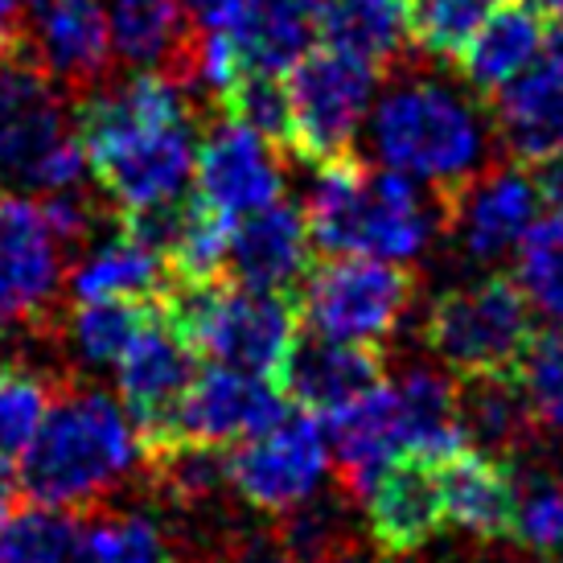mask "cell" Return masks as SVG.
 <instances>
[{
    "label": "cell",
    "mask_w": 563,
    "mask_h": 563,
    "mask_svg": "<svg viewBox=\"0 0 563 563\" xmlns=\"http://www.w3.org/2000/svg\"><path fill=\"white\" fill-rule=\"evenodd\" d=\"M489 120H494L498 144L518 165H534V161L560 153L563 70L539 54L518 79H510L506 87L489 95Z\"/></svg>",
    "instance_id": "obj_21"
},
{
    "label": "cell",
    "mask_w": 563,
    "mask_h": 563,
    "mask_svg": "<svg viewBox=\"0 0 563 563\" xmlns=\"http://www.w3.org/2000/svg\"><path fill=\"white\" fill-rule=\"evenodd\" d=\"M510 539H518L531 551H543V555L563 551V482H555L548 473L515 477Z\"/></svg>",
    "instance_id": "obj_34"
},
{
    "label": "cell",
    "mask_w": 563,
    "mask_h": 563,
    "mask_svg": "<svg viewBox=\"0 0 563 563\" xmlns=\"http://www.w3.org/2000/svg\"><path fill=\"white\" fill-rule=\"evenodd\" d=\"M153 305V300H148ZM148 305L141 300H79L70 313V345L87 366H115L141 333Z\"/></svg>",
    "instance_id": "obj_31"
},
{
    "label": "cell",
    "mask_w": 563,
    "mask_h": 563,
    "mask_svg": "<svg viewBox=\"0 0 563 563\" xmlns=\"http://www.w3.org/2000/svg\"><path fill=\"white\" fill-rule=\"evenodd\" d=\"M173 288L165 255L141 227L120 222V231L99 239L70 267V297L75 300H161Z\"/></svg>",
    "instance_id": "obj_22"
},
{
    "label": "cell",
    "mask_w": 563,
    "mask_h": 563,
    "mask_svg": "<svg viewBox=\"0 0 563 563\" xmlns=\"http://www.w3.org/2000/svg\"><path fill=\"white\" fill-rule=\"evenodd\" d=\"M141 453L124 404L99 387H75L49 399L37 437L16 461V482L33 506L79 510L132 477Z\"/></svg>",
    "instance_id": "obj_3"
},
{
    "label": "cell",
    "mask_w": 563,
    "mask_h": 563,
    "mask_svg": "<svg viewBox=\"0 0 563 563\" xmlns=\"http://www.w3.org/2000/svg\"><path fill=\"white\" fill-rule=\"evenodd\" d=\"M0 563H91L82 522L49 506L13 510L0 518Z\"/></svg>",
    "instance_id": "obj_28"
},
{
    "label": "cell",
    "mask_w": 563,
    "mask_h": 563,
    "mask_svg": "<svg viewBox=\"0 0 563 563\" xmlns=\"http://www.w3.org/2000/svg\"><path fill=\"white\" fill-rule=\"evenodd\" d=\"M543 194L534 186L531 169L522 165H489V169L470 181L444 202V227L461 235L473 260H501L506 251L518 247L527 227L539 219Z\"/></svg>",
    "instance_id": "obj_16"
},
{
    "label": "cell",
    "mask_w": 563,
    "mask_h": 563,
    "mask_svg": "<svg viewBox=\"0 0 563 563\" xmlns=\"http://www.w3.org/2000/svg\"><path fill=\"white\" fill-rule=\"evenodd\" d=\"M63 280L66 247L42 202L30 194H0V329L42 321Z\"/></svg>",
    "instance_id": "obj_12"
},
{
    "label": "cell",
    "mask_w": 563,
    "mask_h": 563,
    "mask_svg": "<svg viewBox=\"0 0 563 563\" xmlns=\"http://www.w3.org/2000/svg\"><path fill=\"white\" fill-rule=\"evenodd\" d=\"M371 136L387 169L420 181L440 202L477 181L498 153L494 120L470 95L411 66H399V79L378 95Z\"/></svg>",
    "instance_id": "obj_2"
},
{
    "label": "cell",
    "mask_w": 563,
    "mask_h": 563,
    "mask_svg": "<svg viewBox=\"0 0 563 563\" xmlns=\"http://www.w3.org/2000/svg\"><path fill=\"white\" fill-rule=\"evenodd\" d=\"M440 506L444 522L482 539H510V515H515V473L506 461L465 444L453 456L437 461Z\"/></svg>",
    "instance_id": "obj_24"
},
{
    "label": "cell",
    "mask_w": 563,
    "mask_h": 563,
    "mask_svg": "<svg viewBox=\"0 0 563 563\" xmlns=\"http://www.w3.org/2000/svg\"><path fill=\"white\" fill-rule=\"evenodd\" d=\"M515 9H522V13H531L534 21H543V25H555L563 16V0H510Z\"/></svg>",
    "instance_id": "obj_38"
},
{
    "label": "cell",
    "mask_w": 563,
    "mask_h": 563,
    "mask_svg": "<svg viewBox=\"0 0 563 563\" xmlns=\"http://www.w3.org/2000/svg\"><path fill=\"white\" fill-rule=\"evenodd\" d=\"M543 42H548L543 21H534L531 13L506 4V9H494V13H489V21L477 30L470 49L461 54L456 70L465 75V82H470L473 91L494 95L498 87L518 79V75L543 54Z\"/></svg>",
    "instance_id": "obj_27"
},
{
    "label": "cell",
    "mask_w": 563,
    "mask_h": 563,
    "mask_svg": "<svg viewBox=\"0 0 563 563\" xmlns=\"http://www.w3.org/2000/svg\"><path fill=\"white\" fill-rule=\"evenodd\" d=\"M194 198H202L210 210H219L235 222L260 206H272L284 189L280 148L260 136L255 128L222 111L198 136V161H194Z\"/></svg>",
    "instance_id": "obj_13"
},
{
    "label": "cell",
    "mask_w": 563,
    "mask_h": 563,
    "mask_svg": "<svg viewBox=\"0 0 563 563\" xmlns=\"http://www.w3.org/2000/svg\"><path fill=\"white\" fill-rule=\"evenodd\" d=\"M25 9H30V0H0V49H9L21 42Z\"/></svg>",
    "instance_id": "obj_37"
},
{
    "label": "cell",
    "mask_w": 563,
    "mask_h": 563,
    "mask_svg": "<svg viewBox=\"0 0 563 563\" xmlns=\"http://www.w3.org/2000/svg\"><path fill=\"white\" fill-rule=\"evenodd\" d=\"M378 383H383V354L375 345L300 333L297 350H292V358L280 375V391L300 411H313L325 420L338 407L354 404L358 395H366Z\"/></svg>",
    "instance_id": "obj_20"
},
{
    "label": "cell",
    "mask_w": 563,
    "mask_h": 563,
    "mask_svg": "<svg viewBox=\"0 0 563 563\" xmlns=\"http://www.w3.org/2000/svg\"><path fill=\"white\" fill-rule=\"evenodd\" d=\"M288 411L280 383L231 366H198L194 383L186 387L181 404L173 411V444H206V449H227L239 440L264 432Z\"/></svg>",
    "instance_id": "obj_14"
},
{
    "label": "cell",
    "mask_w": 563,
    "mask_h": 563,
    "mask_svg": "<svg viewBox=\"0 0 563 563\" xmlns=\"http://www.w3.org/2000/svg\"><path fill=\"white\" fill-rule=\"evenodd\" d=\"M309 251H313V239H309L305 210L276 198L272 206H260L235 219L227 267L247 288L292 292L309 276Z\"/></svg>",
    "instance_id": "obj_19"
},
{
    "label": "cell",
    "mask_w": 563,
    "mask_h": 563,
    "mask_svg": "<svg viewBox=\"0 0 563 563\" xmlns=\"http://www.w3.org/2000/svg\"><path fill=\"white\" fill-rule=\"evenodd\" d=\"M329 453L338 461L345 485L362 494V485L371 482L378 470H387L399 456H411V428H407L404 399L395 391V383H378L354 404L338 407L325 416Z\"/></svg>",
    "instance_id": "obj_18"
},
{
    "label": "cell",
    "mask_w": 563,
    "mask_h": 563,
    "mask_svg": "<svg viewBox=\"0 0 563 563\" xmlns=\"http://www.w3.org/2000/svg\"><path fill=\"white\" fill-rule=\"evenodd\" d=\"M54 387L25 366H0V461L16 465L46 420Z\"/></svg>",
    "instance_id": "obj_32"
},
{
    "label": "cell",
    "mask_w": 563,
    "mask_h": 563,
    "mask_svg": "<svg viewBox=\"0 0 563 563\" xmlns=\"http://www.w3.org/2000/svg\"><path fill=\"white\" fill-rule=\"evenodd\" d=\"M325 0H243L235 21L227 30V42L235 46L239 70H264L284 75L317 37V16Z\"/></svg>",
    "instance_id": "obj_25"
},
{
    "label": "cell",
    "mask_w": 563,
    "mask_h": 563,
    "mask_svg": "<svg viewBox=\"0 0 563 563\" xmlns=\"http://www.w3.org/2000/svg\"><path fill=\"white\" fill-rule=\"evenodd\" d=\"M375 66L333 46H309L284 70L288 99V153L309 165L358 157L354 144L378 87Z\"/></svg>",
    "instance_id": "obj_7"
},
{
    "label": "cell",
    "mask_w": 563,
    "mask_h": 563,
    "mask_svg": "<svg viewBox=\"0 0 563 563\" xmlns=\"http://www.w3.org/2000/svg\"><path fill=\"white\" fill-rule=\"evenodd\" d=\"M494 9L498 0H411L407 9L411 46L428 58L456 66Z\"/></svg>",
    "instance_id": "obj_29"
},
{
    "label": "cell",
    "mask_w": 563,
    "mask_h": 563,
    "mask_svg": "<svg viewBox=\"0 0 563 563\" xmlns=\"http://www.w3.org/2000/svg\"><path fill=\"white\" fill-rule=\"evenodd\" d=\"M317 37L375 66L378 75H391L411 46L407 4L404 0H325L317 16Z\"/></svg>",
    "instance_id": "obj_26"
},
{
    "label": "cell",
    "mask_w": 563,
    "mask_h": 563,
    "mask_svg": "<svg viewBox=\"0 0 563 563\" xmlns=\"http://www.w3.org/2000/svg\"><path fill=\"white\" fill-rule=\"evenodd\" d=\"M300 284V325L354 345H378L391 338L416 297V276L404 264L371 255H329Z\"/></svg>",
    "instance_id": "obj_9"
},
{
    "label": "cell",
    "mask_w": 563,
    "mask_h": 563,
    "mask_svg": "<svg viewBox=\"0 0 563 563\" xmlns=\"http://www.w3.org/2000/svg\"><path fill=\"white\" fill-rule=\"evenodd\" d=\"M194 95V87L157 70H136L87 95L79 111L87 173L124 219L169 210L194 181L202 136Z\"/></svg>",
    "instance_id": "obj_1"
},
{
    "label": "cell",
    "mask_w": 563,
    "mask_h": 563,
    "mask_svg": "<svg viewBox=\"0 0 563 563\" xmlns=\"http://www.w3.org/2000/svg\"><path fill=\"white\" fill-rule=\"evenodd\" d=\"M21 42L49 79L82 99L103 87L115 58L103 0H30Z\"/></svg>",
    "instance_id": "obj_15"
},
{
    "label": "cell",
    "mask_w": 563,
    "mask_h": 563,
    "mask_svg": "<svg viewBox=\"0 0 563 563\" xmlns=\"http://www.w3.org/2000/svg\"><path fill=\"white\" fill-rule=\"evenodd\" d=\"M309 239L325 255L416 260L444 227V202L423 194L420 181L358 157L321 165L305 198Z\"/></svg>",
    "instance_id": "obj_4"
},
{
    "label": "cell",
    "mask_w": 563,
    "mask_h": 563,
    "mask_svg": "<svg viewBox=\"0 0 563 563\" xmlns=\"http://www.w3.org/2000/svg\"><path fill=\"white\" fill-rule=\"evenodd\" d=\"M87 560L91 563H173L161 527L148 515L124 510V515H99L82 527Z\"/></svg>",
    "instance_id": "obj_33"
},
{
    "label": "cell",
    "mask_w": 563,
    "mask_h": 563,
    "mask_svg": "<svg viewBox=\"0 0 563 563\" xmlns=\"http://www.w3.org/2000/svg\"><path fill=\"white\" fill-rule=\"evenodd\" d=\"M115 58L194 87V42L181 0H103Z\"/></svg>",
    "instance_id": "obj_23"
},
{
    "label": "cell",
    "mask_w": 563,
    "mask_h": 563,
    "mask_svg": "<svg viewBox=\"0 0 563 563\" xmlns=\"http://www.w3.org/2000/svg\"><path fill=\"white\" fill-rule=\"evenodd\" d=\"M87 181L66 91L25 42L0 49V194H58Z\"/></svg>",
    "instance_id": "obj_5"
},
{
    "label": "cell",
    "mask_w": 563,
    "mask_h": 563,
    "mask_svg": "<svg viewBox=\"0 0 563 563\" xmlns=\"http://www.w3.org/2000/svg\"><path fill=\"white\" fill-rule=\"evenodd\" d=\"M515 284L531 309L563 321V214H543L515 247Z\"/></svg>",
    "instance_id": "obj_30"
},
{
    "label": "cell",
    "mask_w": 563,
    "mask_h": 563,
    "mask_svg": "<svg viewBox=\"0 0 563 563\" xmlns=\"http://www.w3.org/2000/svg\"><path fill=\"white\" fill-rule=\"evenodd\" d=\"M423 333L453 375H515L534 338L531 300L515 280L489 276L432 300Z\"/></svg>",
    "instance_id": "obj_8"
},
{
    "label": "cell",
    "mask_w": 563,
    "mask_h": 563,
    "mask_svg": "<svg viewBox=\"0 0 563 563\" xmlns=\"http://www.w3.org/2000/svg\"><path fill=\"white\" fill-rule=\"evenodd\" d=\"M222 470L227 485L255 510L267 515L300 510L313 501L329 473L325 423L313 411L288 407L264 432L239 440L231 456H222Z\"/></svg>",
    "instance_id": "obj_10"
},
{
    "label": "cell",
    "mask_w": 563,
    "mask_h": 563,
    "mask_svg": "<svg viewBox=\"0 0 563 563\" xmlns=\"http://www.w3.org/2000/svg\"><path fill=\"white\" fill-rule=\"evenodd\" d=\"M161 305L202 362L272 383H280L300 342V309L292 292H264L239 280L173 284Z\"/></svg>",
    "instance_id": "obj_6"
},
{
    "label": "cell",
    "mask_w": 563,
    "mask_h": 563,
    "mask_svg": "<svg viewBox=\"0 0 563 563\" xmlns=\"http://www.w3.org/2000/svg\"><path fill=\"white\" fill-rule=\"evenodd\" d=\"M515 375L522 383L534 420L563 428V325L534 333Z\"/></svg>",
    "instance_id": "obj_35"
},
{
    "label": "cell",
    "mask_w": 563,
    "mask_h": 563,
    "mask_svg": "<svg viewBox=\"0 0 563 563\" xmlns=\"http://www.w3.org/2000/svg\"><path fill=\"white\" fill-rule=\"evenodd\" d=\"M543 58L548 63H555L563 70V16L551 25V33H548V42H543Z\"/></svg>",
    "instance_id": "obj_39"
},
{
    "label": "cell",
    "mask_w": 563,
    "mask_h": 563,
    "mask_svg": "<svg viewBox=\"0 0 563 563\" xmlns=\"http://www.w3.org/2000/svg\"><path fill=\"white\" fill-rule=\"evenodd\" d=\"M527 169H531L534 186H539V194H543V202L555 206V210L563 214V148L543 161H534V165H527Z\"/></svg>",
    "instance_id": "obj_36"
},
{
    "label": "cell",
    "mask_w": 563,
    "mask_h": 563,
    "mask_svg": "<svg viewBox=\"0 0 563 563\" xmlns=\"http://www.w3.org/2000/svg\"><path fill=\"white\" fill-rule=\"evenodd\" d=\"M366 527L387 555H411L444 527L437 465L423 456H399L362 485Z\"/></svg>",
    "instance_id": "obj_17"
},
{
    "label": "cell",
    "mask_w": 563,
    "mask_h": 563,
    "mask_svg": "<svg viewBox=\"0 0 563 563\" xmlns=\"http://www.w3.org/2000/svg\"><path fill=\"white\" fill-rule=\"evenodd\" d=\"M198 354L194 345L181 338V329L173 325L165 305L153 300L148 317H144L141 333L132 338L124 358L115 362V378H120V404L132 416L136 432H141L144 453L153 456L169 449L173 437V411L181 404L186 387L198 375Z\"/></svg>",
    "instance_id": "obj_11"
},
{
    "label": "cell",
    "mask_w": 563,
    "mask_h": 563,
    "mask_svg": "<svg viewBox=\"0 0 563 563\" xmlns=\"http://www.w3.org/2000/svg\"><path fill=\"white\" fill-rule=\"evenodd\" d=\"M317 563H358V560H317Z\"/></svg>",
    "instance_id": "obj_40"
}]
</instances>
